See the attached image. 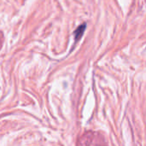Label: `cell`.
Wrapping results in <instances>:
<instances>
[{
	"mask_svg": "<svg viewBox=\"0 0 146 146\" xmlns=\"http://www.w3.org/2000/svg\"><path fill=\"white\" fill-rule=\"evenodd\" d=\"M77 146H108L104 137L99 133L88 132L78 140Z\"/></svg>",
	"mask_w": 146,
	"mask_h": 146,
	"instance_id": "1",
	"label": "cell"
},
{
	"mask_svg": "<svg viewBox=\"0 0 146 146\" xmlns=\"http://www.w3.org/2000/svg\"><path fill=\"white\" fill-rule=\"evenodd\" d=\"M85 28H86V25L84 24V25L80 26L77 28V30L74 32V36H75V39L76 40H78V39H80L81 38V36H82V34H83V33L85 31Z\"/></svg>",
	"mask_w": 146,
	"mask_h": 146,
	"instance_id": "2",
	"label": "cell"
}]
</instances>
